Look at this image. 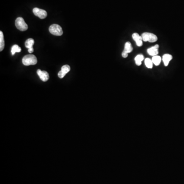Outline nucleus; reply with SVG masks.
I'll return each instance as SVG.
<instances>
[{
  "mask_svg": "<svg viewBox=\"0 0 184 184\" xmlns=\"http://www.w3.org/2000/svg\"><path fill=\"white\" fill-rule=\"evenodd\" d=\"M34 51L33 48H31L28 49V52L30 53H32Z\"/></svg>",
  "mask_w": 184,
  "mask_h": 184,
  "instance_id": "19",
  "label": "nucleus"
},
{
  "mask_svg": "<svg viewBox=\"0 0 184 184\" xmlns=\"http://www.w3.org/2000/svg\"><path fill=\"white\" fill-rule=\"evenodd\" d=\"M173 59V56L170 54H166L163 56L162 60L164 62V65L167 67L169 64V62Z\"/></svg>",
  "mask_w": 184,
  "mask_h": 184,
  "instance_id": "10",
  "label": "nucleus"
},
{
  "mask_svg": "<svg viewBox=\"0 0 184 184\" xmlns=\"http://www.w3.org/2000/svg\"><path fill=\"white\" fill-rule=\"evenodd\" d=\"M71 68L69 65H64L62 67V70L59 72L58 76L60 78H62L70 71Z\"/></svg>",
  "mask_w": 184,
  "mask_h": 184,
  "instance_id": "7",
  "label": "nucleus"
},
{
  "mask_svg": "<svg viewBox=\"0 0 184 184\" xmlns=\"http://www.w3.org/2000/svg\"><path fill=\"white\" fill-rule=\"evenodd\" d=\"M122 57L123 58H126L128 56V53H126V52H123L122 53Z\"/></svg>",
  "mask_w": 184,
  "mask_h": 184,
  "instance_id": "18",
  "label": "nucleus"
},
{
  "mask_svg": "<svg viewBox=\"0 0 184 184\" xmlns=\"http://www.w3.org/2000/svg\"><path fill=\"white\" fill-rule=\"evenodd\" d=\"M37 74L39 76L40 79L44 82L47 81L49 78L48 73L45 71H42L40 70V69H39L37 71Z\"/></svg>",
  "mask_w": 184,
  "mask_h": 184,
  "instance_id": "6",
  "label": "nucleus"
},
{
  "mask_svg": "<svg viewBox=\"0 0 184 184\" xmlns=\"http://www.w3.org/2000/svg\"><path fill=\"white\" fill-rule=\"evenodd\" d=\"M15 26L17 29L22 31H25L28 29V25L26 23L24 18L22 17H18L15 20Z\"/></svg>",
  "mask_w": 184,
  "mask_h": 184,
  "instance_id": "2",
  "label": "nucleus"
},
{
  "mask_svg": "<svg viewBox=\"0 0 184 184\" xmlns=\"http://www.w3.org/2000/svg\"><path fill=\"white\" fill-rule=\"evenodd\" d=\"M145 64L146 66L149 69H151L153 66V62L152 60H151V59L147 58L145 59Z\"/></svg>",
  "mask_w": 184,
  "mask_h": 184,
  "instance_id": "17",
  "label": "nucleus"
},
{
  "mask_svg": "<svg viewBox=\"0 0 184 184\" xmlns=\"http://www.w3.org/2000/svg\"><path fill=\"white\" fill-rule=\"evenodd\" d=\"M5 47V41L4 39V35L2 31H0V51H2L3 50Z\"/></svg>",
  "mask_w": 184,
  "mask_h": 184,
  "instance_id": "12",
  "label": "nucleus"
},
{
  "mask_svg": "<svg viewBox=\"0 0 184 184\" xmlns=\"http://www.w3.org/2000/svg\"><path fill=\"white\" fill-rule=\"evenodd\" d=\"M22 62L24 64V65L26 66L35 65L37 62V59L35 55L29 54L24 56L22 59Z\"/></svg>",
  "mask_w": 184,
  "mask_h": 184,
  "instance_id": "1",
  "label": "nucleus"
},
{
  "mask_svg": "<svg viewBox=\"0 0 184 184\" xmlns=\"http://www.w3.org/2000/svg\"><path fill=\"white\" fill-rule=\"evenodd\" d=\"M34 44V40L33 39H29L25 42V47L27 49L33 48V46Z\"/></svg>",
  "mask_w": 184,
  "mask_h": 184,
  "instance_id": "15",
  "label": "nucleus"
},
{
  "mask_svg": "<svg viewBox=\"0 0 184 184\" xmlns=\"http://www.w3.org/2000/svg\"><path fill=\"white\" fill-rule=\"evenodd\" d=\"M50 33L55 36H61L63 34L62 28L57 24H53L49 28Z\"/></svg>",
  "mask_w": 184,
  "mask_h": 184,
  "instance_id": "3",
  "label": "nucleus"
},
{
  "mask_svg": "<svg viewBox=\"0 0 184 184\" xmlns=\"http://www.w3.org/2000/svg\"><path fill=\"white\" fill-rule=\"evenodd\" d=\"M132 50H133V48L132 46V44H131V43L129 42H126L125 44V46H124V51L123 52L128 53H131V52H132Z\"/></svg>",
  "mask_w": 184,
  "mask_h": 184,
  "instance_id": "11",
  "label": "nucleus"
},
{
  "mask_svg": "<svg viewBox=\"0 0 184 184\" xmlns=\"http://www.w3.org/2000/svg\"><path fill=\"white\" fill-rule=\"evenodd\" d=\"M21 50H22V49L21 48V47H19L17 45H14L11 48V52L12 55H14L16 52H20Z\"/></svg>",
  "mask_w": 184,
  "mask_h": 184,
  "instance_id": "16",
  "label": "nucleus"
},
{
  "mask_svg": "<svg viewBox=\"0 0 184 184\" xmlns=\"http://www.w3.org/2000/svg\"><path fill=\"white\" fill-rule=\"evenodd\" d=\"M159 48V45H156L154 47H151L150 48H148L147 49V53H148L149 55L154 56L157 55L159 53V50L158 49Z\"/></svg>",
  "mask_w": 184,
  "mask_h": 184,
  "instance_id": "9",
  "label": "nucleus"
},
{
  "mask_svg": "<svg viewBox=\"0 0 184 184\" xmlns=\"http://www.w3.org/2000/svg\"><path fill=\"white\" fill-rule=\"evenodd\" d=\"M143 59H144V56L142 54H139V55L136 56V57L135 59L136 65L139 66L140 65L142 64V62Z\"/></svg>",
  "mask_w": 184,
  "mask_h": 184,
  "instance_id": "13",
  "label": "nucleus"
},
{
  "mask_svg": "<svg viewBox=\"0 0 184 184\" xmlns=\"http://www.w3.org/2000/svg\"><path fill=\"white\" fill-rule=\"evenodd\" d=\"M141 36L142 37L143 40L144 42L154 43L157 42V36L155 34L149 32H144L142 33Z\"/></svg>",
  "mask_w": 184,
  "mask_h": 184,
  "instance_id": "4",
  "label": "nucleus"
},
{
  "mask_svg": "<svg viewBox=\"0 0 184 184\" xmlns=\"http://www.w3.org/2000/svg\"><path fill=\"white\" fill-rule=\"evenodd\" d=\"M132 37L138 47H141L143 45V39L141 36H140L137 33L132 34Z\"/></svg>",
  "mask_w": 184,
  "mask_h": 184,
  "instance_id": "8",
  "label": "nucleus"
},
{
  "mask_svg": "<svg viewBox=\"0 0 184 184\" xmlns=\"http://www.w3.org/2000/svg\"><path fill=\"white\" fill-rule=\"evenodd\" d=\"M161 60H162V59H161V56H160L156 55L152 57V61L153 64H154L156 66L160 65V64L161 63Z\"/></svg>",
  "mask_w": 184,
  "mask_h": 184,
  "instance_id": "14",
  "label": "nucleus"
},
{
  "mask_svg": "<svg viewBox=\"0 0 184 184\" xmlns=\"http://www.w3.org/2000/svg\"><path fill=\"white\" fill-rule=\"evenodd\" d=\"M33 12L35 16L39 17V18L41 19H44L47 17V12L46 11L39 8L36 7L33 8Z\"/></svg>",
  "mask_w": 184,
  "mask_h": 184,
  "instance_id": "5",
  "label": "nucleus"
}]
</instances>
